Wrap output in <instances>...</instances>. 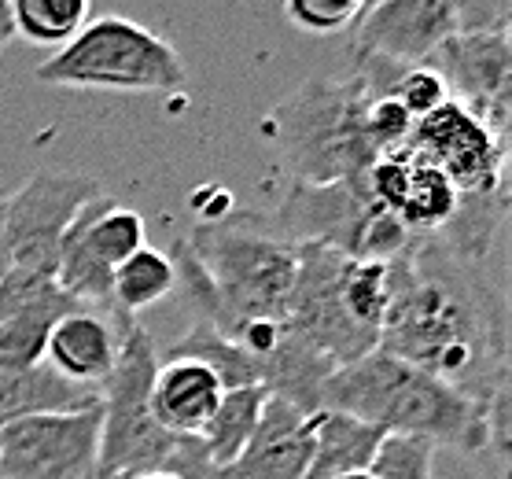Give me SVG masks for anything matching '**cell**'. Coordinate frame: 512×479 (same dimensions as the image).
<instances>
[{"label": "cell", "mask_w": 512, "mask_h": 479, "mask_svg": "<svg viewBox=\"0 0 512 479\" xmlns=\"http://www.w3.org/2000/svg\"><path fill=\"white\" fill-rule=\"evenodd\" d=\"M391 266L380 351L487 406L509 387V306L487 262L450 255L435 236H413Z\"/></svg>", "instance_id": "6da1fadb"}, {"label": "cell", "mask_w": 512, "mask_h": 479, "mask_svg": "<svg viewBox=\"0 0 512 479\" xmlns=\"http://www.w3.org/2000/svg\"><path fill=\"white\" fill-rule=\"evenodd\" d=\"M317 409L358 417L384 435L424 439L435 450L487 454V406L380 347L328 376Z\"/></svg>", "instance_id": "7a4b0ae2"}, {"label": "cell", "mask_w": 512, "mask_h": 479, "mask_svg": "<svg viewBox=\"0 0 512 479\" xmlns=\"http://www.w3.org/2000/svg\"><path fill=\"white\" fill-rule=\"evenodd\" d=\"M369 96L350 78H310L266 115V133L295 185L361 181L380 159L365 129Z\"/></svg>", "instance_id": "3957f363"}, {"label": "cell", "mask_w": 512, "mask_h": 479, "mask_svg": "<svg viewBox=\"0 0 512 479\" xmlns=\"http://www.w3.org/2000/svg\"><path fill=\"white\" fill-rule=\"evenodd\" d=\"M185 244L207 273L218 306V332L233 336L247 321H284L299 247L244 214L196 225L192 236H185Z\"/></svg>", "instance_id": "277c9868"}, {"label": "cell", "mask_w": 512, "mask_h": 479, "mask_svg": "<svg viewBox=\"0 0 512 479\" xmlns=\"http://www.w3.org/2000/svg\"><path fill=\"white\" fill-rule=\"evenodd\" d=\"M37 82L59 89H104V93H181L188 71L177 48L148 26L100 15L56 48L34 71Z\"/></svg>", "instance_id": "5b68a950"}, {"label": "cell", "mask_w": 512, "mask_h": 479, "mask_svg": "<svg viewBox=\"0 0 512 479\" xmlns=\"http://www.w3.org/2000/svg\"><path fill=\"white\" fill-rule=\"evenodd\" d=\"M159 369L152 332L137 317L118 321V358L100 387V457L96 479H129L163 472L177 439L152 417V380Z\"/></svg>", "instance_id": "8992f818"}, {"label": "cell", "mask_w": 512, "mask_h": 479, "mask_svg": "<svg viewBox=\"0 0 512 479\" xmlns=\"http://www.w3.org/2000/svg\"><path fill=\"white\" fill-rule=\"evenodd\" d=\"M280 240L303 247H328L354 262H387L413 240L395 214H387L361 181L332 185H295L284 192V203L269 225Z\"/></svg>", "instance_id": "52a82bcc"}, {"label": "cell", "mask_w": 512, "mask_h": 479, "mask_svg": "<svg viewBox=\"0 0 512 479\" xmlns=\"http://www.w3.org/2000/svg\"><path fill=\"white\" fill-rule=\"evenodd\" d=\"M347 266L350 258L336 255L328 247L303 244L299 266H295V284H291L288 306H284V328L336 369L376 351V336H369L350 317L347 299H343Z\"/></svg>", "instance_id": "ba28073f"}, {"label": "cell", "mask_w": 512, "mask_h": 479, "mask_svg": "<svg viewBox=\"0 0 512 479\" xmlns=\"http://www.w3.org/2000/svg\"><path fill=\"white\" fill-rule=\"evenodd\" d=\"M144 218L111 196H96L70 222L56 262V288L85 310L111 317V277L129 255L144 247Z\"/></svg>", "instance_id": "9c48e42d"}, {"label": "cell", "mask_w": 512, "mask_h": 479, "mask_svg": "<svg viewBox=\"0 0 512 479\" xmlns=\"http://www.w3.org/2000/svg\"><path fill=\"white\" fill-rule=\"evenodd\" d=\"M104 196L100 181L70 170H37L23 188L4 196V225L12 244V266L56 281L59 244L85 203Z\"/></svg>", "instance_id": "30bf717a"}, {"label": "cell", "mask_w": 512, "mask_h": 479, "mask_svg": "<svg viewBox=\"0 0 512 479\" xmlns=\"http://www.w3.org/2000/svg\"><path fill=\"white\" fill-rule=\"evenodd\" d=\"M100 402L0 428V479H96Z\"/></svg>", "instance_id": "8fae6325"}, {"label": "cell", "mask_w": 512, "mask_h": 479, "mask_svg": "<svg viewBox=\"0 0 512 479\" xmlns=\"http://www.w3.org/2000/svg\"><path fill=\"white\" fill-rule=\"evenodd\" d=\"M409 148H417L439 174L457 188V196H487L505 188L509 141H501L461 104H443L435 115L413 126Z\"/></svg>", "instance_id": "7c38bea8"}, {"label": "cell", "mask_w": 512, "mask_h": 479, "mask_svg": "<svg viewBox=\"0 0 512 479\" xmlns=\"http://www.w3.org/2000/svg\"><path fill=\"white\" fill-rule=\"evenodd\" d=\"M450 89V100L509 141V89L512 48L509 30L501 34H454L424 63Z\"/></svg>", "instance_id": "4fadbf2b"}, {"label": "cell", "mask_w": 512, "mask_h": 479, "mask_svg": "<svg viewBox=\"0 0 512 479\" xmlns=\"http://www.w3.org/2000/svg\"><path fill=\"white\" fill-rule=\"evenodd\" d=\"M454 34V0H373L354 23V52L398 67H424Z\"/></svg>", "instance_id": "5bb4252c"}, {"label": "cell", "mask_w": 512, "mask_h": 479, "mask_svg": "<svg viewBox=\"0 0 512 479\" xmlns=\"http://www.w3.org/2000/svg\"><path fill=\"white\" fill-rule=\"evenodd\" d=\"M361 185L387 214H395L406 225L409 236L439 233L454 218L457 199H461L457 188L409 144L380 155L369 166V174L361 177Z\"/></svg>", "instance_id": "9a60e30c"}, {"label": "cell", "mask_w": 512, "mask_h": 479, "mask_svg": "<svg viewBox=\"0 0 512 479\" xmlns=\"http://www.w3.org/2000/svg\"><path fill=\"white\" fill-rule=\"evenodd\" d=\"M310 457H314L310 413L269 395L255 435L247 439L244 454L229 465V479H306Z\"/></svg>", "instance_id": "2e32d148"}, {"label": "cell", "mask_w": 512, "mask_h": 479, "mask_svg": "<svg viewBox=\"0 0 512 479\" xmlns=\"http://www.w3.org/2000/svg\"><path fill=\"white\" fill-rule=\"evenodd\" d=\"M118 358V321L107 317L104 310H70L59 317L52 336L45 343L41 362L74 387H89L100 395L104 380L111 376Z\"/></svg>", "instance_id": "e0dca14e"}, {"label": "cell", "mask_w": 512, "mask_h": 479, "mask_svg": "<svg viewBox=\"0 0 512 479\" xmlns=\"http://www.w3.org/2000/svg\"><path fill=\"white\" fill-rule=\"evenodd\" d=\"M225 387L196 358H166L152 380V417L166 435L192 439L207 428L214 409L222 402Z\"/></svg>", "instance_id": "ac0fdd59"}, {"label": "cell", "mask_w": 512, "mask_h": 479, "mask_svg": "<svg viewBox=\"0 0 512 479\" xmlns=\"http://www.w3.org/2000/svg\"><path fill=\"white\" fill-rule=\"evenodd\" d=\"M100 402L96 391L59 380L45 362L19 365L0 358V428L34 413H74Z\"/></svg>", "instance_id": "d6986e66"}, {"label": "cell", "mask_w": 512, "mask_h": 479, "mask_svg": "<svg viewBox=\"0 0 512 479\" xmlns=\"http://www.w3.org/2000/svg\"><path fill=\"white\" fill-rule=\"evenodd\" d=\"M310 432H314V457L306 479H343L354 472H369L376 450L387 439L380 428L336 409H314Z\"/></svg>", "instance_id": "ffe728a7"}, {"label": "cell", "mask_w": 512, "mask_h": 479, "mask_svg": "<svg viewBox=\"0 0 512 479\" xmlns=\"http://www.w3.org/2000/svg\"><path fill=\"white\" fill-rule=\"evenodd\" d=\"M269 391L262 384L251 387H236V391H225L214 417L207 421V428L196 435L203 454L214 461L218 468H229L236 457L244 454L247 439L255 435L258 417H262V406H266Z\"/></svg>", "instance_id": "44dd1931"}, {"label": "cell", "mask_w": 512, "mask_h": 479, "mask_svg": "<svg viewBox=\"0 0 512 479\" xmlns=\"http://www.w3.org/2000/svg\"><path fill=\"white\" fill-rule=\"evenodd\" d=\"M174 262L159 247H140L137 255H129L111 277V317H137L140 310L163 303L166 295H174Z\"/></svg>", "instance_id": "7402d4cb"}, {"label": "cell", "mask_w": 512, "mask_h": 479, "mask_svg": "<svg viewBox=\"0 0 512 479\" xmlns=\"http://www.w3.org/2000/svg\"><path fill=\"white\" fill-rule=\"evenodd\" d=\"M70 310H78V303L63 295L59 288L37 295L34 303H26L23 310H15L8 321H0V358L19 365H41L45 358V343L52 336L59 317H67Z\"/></svg>", "instance_id": "603a6c76"}, {"label": "cell", "mask_w": 512, "mask_h": 479, "mask_svg": "<svg viewBox=\"0 0 512 479\" xmlns=\"http://www.w3.org/2000/svg\"><path fill=\"white\" fill-rule=\"evenodd\" d=\"M166 358H196V362H203L210 373L222 380L225 391L262 384V373H258L255 358H251L236 339H229L214 325H203V321H196V325L188 328L185 336L166 351Z\"/></svg>", "instance_id": "cb8c5ba5"}, {"label": "cell", "mask_w": 512, "mask_h": 479, "mask_svg": "<svg viewBox=\"0 0 512 479\" xmlns=\"http://www.w3.org/2000/svg\"><path fill=\"white\" fill-rule=\"evenodd\" d=\"M12 15L15 34L26 37L30 45L63 48L89 23V4L85 0H12Z\"/></svg>", "instance_id": "d4e9b609"}, {"label": "cell", "mask_w": 512, "mask_h": 479, "mask_svg": "<svg viewBox=\"0 0 512 479\" xmlns=\"http://www.w3.org/2000/svg\"><path fill=\"white\" fill-rule=\"evenodd\" d=\"M384 96H391L413 122L435 115L443 104H450V89L431 67H398Z\"/></svg>", "instance_id": "484cf974"}, {"label": "cell", "mask_w": 512, "mask_h": 479, "mask_svg": "<svg viewBox=\"0 0 512 479\" xmlns=\"http://www.w3.org/2000/svg\"><path fill=\"white\" fill-rule=\"evenodd\" d=\"M431 461L435 446L424 439H406V435H387L376 450L369 476L373 479H431Z\"/></svg>", "instance_id": "4316f807"}, {"label": "cell", "mask_w": 512, "mask_h": 479, "mask_svg": "<svg viewBox=\"0 0 512 479\" xmlns=\"http://www.w3.org/2000/svg\"><path fill=\"white\" fill-rule=\"evenodd\" d=\"M361 8H365L361 0H288V4H284V15H288L303 34L328 37L358 23Z\"/></svg>", "instance_id": "83f0119b"}, {"label": "cell", "mask_w": 512, "mask_h": 479, "mask_svg": "<svg viewBox=\"0 0 512 479\" xmlns=\"http://www.w3.org/2000/svg\"><path fill=\"white\" fill-rule=\"evenodd\" d=\"M12 244H8V225H4V199H0V284L12 273Z\"/></svg>", "instance_id": "f1b7e54d"}, {"label": "cell", "mask_w": 512, "mask_h": 479, "mask_svg": "<svg viewBox=\"0 0 512 479\" xmlns=\"http://www.w3.org/2000/svg\"><path fill=\"white\" fill-rule=\"evenodd\" d=\"M15 15H12V0H0V52L15 41Z\"/></svg>", "instance_id": "f546056e"}]
</instances>
